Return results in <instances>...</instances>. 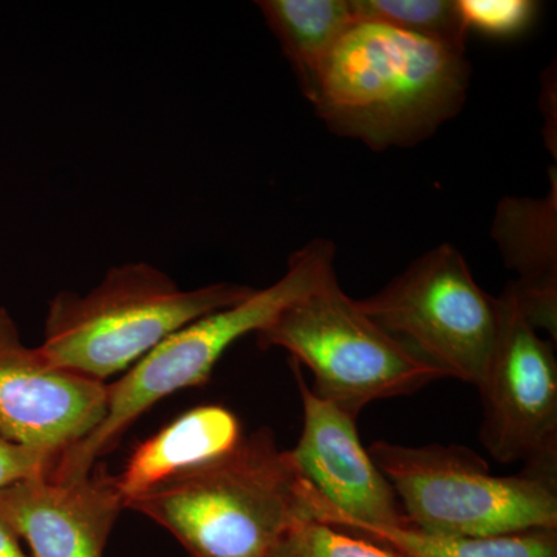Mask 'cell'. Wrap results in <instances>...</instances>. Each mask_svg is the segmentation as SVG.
I'll return each mask as SVG.
<instances>
[{
  "mask_svg": "<svg viewBox=\"0 0 557 557\" xmlns=\"http://www.w3.org/2000/svg\"><path fill=\"white\" fill-rule=\"evenodd\" d=\"M256 5L310 101L336 44L359 22L355 0H260Z\"/></svg>",
  "mask_w": 557,
  "mask_h": 557,
  "instance_id": "cell-14",
  "label": "cell"
},
{
  "mask_svg": "<svg viewBox=\"0 0 557 557\" xmlns=\"http://www.w3.org/2000/svg\"><path fill=\"white\" fill-rule=\"evenodd\" d=\"M457 5L468 30L498 38L525 30L537 10L530 0H458Z\"/></svg>",
  "mask_w": 557,
  "mask_h": 557,
  "instance_id": "cell-18",
  "label": "cell"
},
{
  "mask_svg": "<svg viewBox=\"0 0 557 557\" xmlns=\"http://www.w3.org/2000/svg\"><path fill=\"white\" fill-rule=\"evenodd\" d=\"M469 75L467 53L359 21L330 54L310 102L341 137L406 148L460 112Z\"/></svg>",
  "mask_w": 557,
  "mask_h": 557,
  "instance_id": "cell-1",
  "label": "cell"
},
{
  "mask_svg": "<svg viewBox=\"0 0 557 557\" xmlns=\"http://www.w3.org/2000/svg\"><path fill=\"white\" fill-rule=\"evenodd\" d=\"M335 245L311 240L289 256L284 276L247 299L180 329L160 346L139 359L123 379L108 384L104 417L86 437L62 450L50 478L73 482L87 478L95 463L116 443L146 410L183 388L203 386L219 359L234 343L269 327L288 307L321 287L332 274Z\"/></svg>",
  "mask_w": 557,
  "mask_h": 557,
  "instance_id": "cell-3",
  "label": "cell"
},
{
  "mask_svg": "<svg viewBox=\"0 0 557 557\" xmlns=\"http://www.w3.org/2000/svg\"><path fill=\"white\" fill-rule=\"evenodd\" d=\"M306 493L289 450L260 429L126 508L166 528L194 557H270L289 523L309 518Z\"/></svg>",
  "mask_w": 557,
  "mask_h": 557,
  "instance_id": "cell-2",
  "label": "cell"
},
{
  "mask_svg": "<svg viewBox=\"0 0 557 557\" xmlns=\"http://www.w3.org/2000/svg\"><path fill=\"white\" fill-rule=\"evenodd\" d=\"M123 508L115 475L102 469L73 482L42 475L0 491V519L33 557H102Z\"/></svg>",
  "mask_w": 557,
  "mask_h": 557,
  "instance_id": "cell-11",
  "label": "cell"
},
{
  "mask_svg": "<svg viewBox=\"0 0 557 557\" xmlns=\"http://www.w3.org/2000/svg\"><path fill=\"white\" fill-rule=\"evenodd\" d=\"M0 557H25L16 534L0 519Z\"/></svg>",
  "mask_w": 557,
  "mask_h": 557,
  "instance_id": "cell-20",
  "label": "cell"
},
{
  "mask_svg": "<svg viewBox=\"0 0 557 557\" xmlns=\"http://www.w3.org/2000/svg\"><path fill=\"white\" fill-rule=\"evenodd\" d=\"M359 21L376 22L467 53L468 27L457 0H355Z\"/></svg>",
  "mask_w": 557,
  "mask_h": 557,
  "instance_id": "cell-16",
  "label": "cell"
},
{
  "mask_svg": "<svg viewBox=\"0 0 557 557\" xmlns=\"http://www.w3.org/2000/svg\"><path fill=\"white\" fill-rule=\"evenodd\" d=\"M258 341L288 351L313 373L311 391L354 418L373 401L448 379L359 309L336 274L260 330Z\"/></svg>",
  "mask_w": 557,
  "mask_h": 557,
  "instance_id": "cell-6",
  "label": "cell"
},
{
  "mask_svg": "<svg viewBox=\"0 0 557 557\" xmlns=\"http://www.w3.org/2000/svg\"><path fill=\"white\" fill-rule=\"evenodd\" d=\"M357 302L388 335L448 379L482 384L496 348L500 302L480 287L453 245L431 249L386 287Z\"/></svg>",
  "mask_w": 557,
  "mask_h": 557,
  "instance_id": "cell-7",
  "label": "cell"
},
{
  "mask_svg": "<svg viewBox=\"0 0 557 557\" xmlns=\"http://www.w3.org/2000/svg\"><path fill=\"white\" fill-rule=\"evenodd\" d=\"M270 557H405L391 547L310 518L293 520Z\"/></svg>",
  "mask_w": 557,
  "mask_h": 557,
  "instance_id": "cell-17",
  "label": "cell"
},
{
  "mask_svg": "<svg viewBox=\"0 0 557 557\" xmlns=\"http://www.w3.org/2000/svg\"><path fill=\"white\" fill-rule=\"evenodd\" d=\"M244 437L239 417L225 406H199L175 418L138 445L115 475L124 508L170 480L226 456Z\"/></svg>",
  "mask_w": 557,
  "mask_h": 557,
  "instance_id": "cell-13",
  "label": "cell"
},
{
  "mask_svg": "<svg viewBox=\"0 0 557 557\" xmlns=\"http://www.w3.org/2000/svg\"><path fill=\"white\" fill-rule=\"evenodd\" d=\"M508 269L519 281L507 288L534 329L557 339V177L544 199L507 197L498 203L493 230Z\"/></svg>",
  "mask_w": 557,
  "mask_h": 557,
  "instance_id": "cell-12",
  "label": "cell"
},
{
  "mask_svg": "<svg viewBox=\"0 0 557 557\" xmlns=\"http://www.w3.org/2000/svg\"><path fill=\"white\" fill-rule=\"evenodd\" d=\"M500 329L479 386L483 398L480 440L500 463L557 480V361L511 293L498 296Z\"/></svg>",
  "mask_w": 557,
  "mask_h": 557,
  "instance_id": "cell-8",
  "label": "cell"
},
{
  "mask_svg": "<svg viewBox=\"0 0 557 557\" xmlns=\"http://www.w3.org/2000/svg\"><path fill=\"white\" fill-rule=\"evenodd\" d=\"M292 366L302 401V432L289 456L309 483V518L408 527L394 487L359 440L357 418L319 398L298 362L292 359Z\"/></svg>",
  "mask_w": 557,
  "mask_h": 557,
  "instance_id": "cell-9",
  "label": "cell"
},
{
  "mask_svg": "<svg viewBox=\"0 0 557 557\" xmlns=\"http://www.w3.org/2000/svg\"><path fill=\"white\" fill-rule=\"evenodd\" d=\"M108 384L58 368L25 346L0 307V437L60 456L100 423Z\"/></svg>",
  "mask_w": 557,
  "mask_h": 557,
  "instance_id": "cell-10",
  "label": "cell"
},
{
  "mask_svg": "<svg viewBox=\"0 0 557 557\" xmlns=\"http://www.w3.org/2000/svg\"><path fill=\"white\" fill-rule=\"evenodd\" d=\"M370 457L394 487L408 527L450 537H490L557 530V480L494 475L460 445L379 442Z\"/></svg>",
  "mask_w": 557,
  "mask_h": 557,
  "instance_id": "cell-5",
  "label": "cell"
},
{
  "mask_svg": "<svg viewBox=\"0 0 557 557\" xmlns=\"http://www.w3.org/2000/svg\"><path fill=\"white\" fill-rule=\"evenodd\" d=\"M252 292L231 282L183 289L150 263H124L110 269L87 295L58 293L39 348L58 368L106 384L180 329Z\"/></svg>",
  "mask_w": 557,
  "mask_h": 557,
  "instance_id": "cell-4",
  "label": "cell"
},
{
  "mask_svg": "<svg viewBox=\"0 0 557 557\" xmlns=\"http://www.w3.org/2000/svg\"><path fill=\"white\" fill-rule=\"evenodd\" d=\"M319 522L372 539L405 557H557V530L490 537H450L423 533L410 527L369 525L335 516Z\"/></svg>",
  "mask_w": 557,
  "mask_h": 557,
  "instance_id": "cell-15",
  "label": "cell"
},
{
  "mask_svg": "<svg viewBox=\"0 0 557 557\" xmlns=\"http://www.w3.org/2000/svg\"><path fill=\"white\" fill-rule=\"evenodd\" d=\"M57 458L47 450L0 437V491L49 475Z\"/></svg>",
  "mask_w": 557,
  "mask_h": 557,
  "instance_id": "cell-19",
  "label": "cell"
}]
</instances>
